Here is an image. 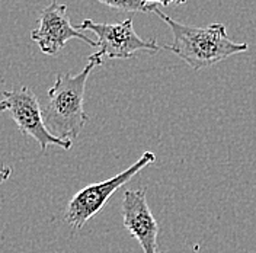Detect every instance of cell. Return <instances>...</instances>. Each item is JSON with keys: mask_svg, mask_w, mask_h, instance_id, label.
I'll return each mask as SVG.
<instances>
[{"mask_svg": "<svg viewBox=\"0 0 256 253\" xmlns=\"http://www.w3.org/2000/svg\"><path fill=\"white\" fill-rule=\"evenodd\" d=\"M2 96L3 100L8 104V112L16 122L19 131L24 136H28L38 142L41 152H46L50 146H57L64 150L72 148L73 142L62 140L50 132L44 122V115L38 98L28 86H20L19 89L6 90Z\"/></svg>", "mask_w": 256, "mask_h": 253, "instance_id": "cell-5", "label": "cell"}, {"mask_svg": "<svg viewBox=\"0 0 256 253\" xmlns=\"http://www.w3.org/2000/svg\"><path fill=\"white\" fill-rule=\"evenodd\" d=\"M76 28L82 31L94 32L96 35L98 51L89 57V62L96 66L104 63V58L128 60L142 51L156 52L160 50L156 40H143L137 35L131 18L118 24H98L90 19H84Z\"/></svg>", "mask_w": 256, "mask_h": 253, "instance_id": "cell-3", "label": "cell"}, {"mask_svg": "<svg viewBox=\"0 0 256 253\" xmlns=\"http://www.w3.org/2000/svg\"><path fill=\"white\" fill-rule=\"evenodd\" d=\"M9 110V106H8V104L2 99L0 100V112H4V111H8Z\"/></svg>", "mask_w": 256, "mask_h": 253, "instance_id": "cell-11", "label": "cell"}, {"mask_svg": "<svg viewBox=\"0 0 256 253\" xmlns=\"http://www.w3.org/2000/svg\"><path fill=\"white\" fill-rule=\"evenodd\" d=\"M146 3L148 4H156L159 3L162 6H169V4H184L186 0H143Z\"/></svg>", "mask_w": 256, "mask_h": 253, "instance_id": "cell-9", "label": "cell"}, {"mask_svg": "<svg viewBox=\"0 0 256 253\" xmlns=\"http://www.w3.org/2000/svg\"><path fill=\"white\" fill-rule=\"evenodd\" d=\"M156 162V156L152 152H144L142 158L136 163H132L121 174H115L104 182H98L84 186L80 190L66 206L64 211V220L73 228L80 230L86 222L104 208L106 201L111 198V195L130 182L140 170H143L146 166Z\"/></svg>", "mask_w": 256, "mask_h": 253, "instance_id": "cell-4", "label": "cell"}, {"mask_svg": "<svg viewBox=\"0 0 256 253\" xmlns=\"http://www.w3.org/2000/svg\"><path fill=\"white\" fill-rule=\"evenodd\" d=\"M122 217L127 232L138 240L144 253H158L159 226L147 204L146 190H126L122 198Z\"/></svg>", "mask_w": 256, "mask_h": 253, "instance_id": "cell-7", "label": "cell"}, {"mask_svg": "<svg viewBox=\"0 0 256 253\" xmlns=\"http://www.w3.org/2000/svg\"><path fill=\"white\" fill-rule=\"evenodd\" d=\"M153 14L168 24L174 35V42L164 46V48L176 54L195 72L249 50L246 42L233 41L227 35L223 24H212L198 28L178 22L170 16L164 15L159 8H156Z\"/></svg>", "mask_w": 256, "mask_h": 253, "instance_id": "cell-1", "label": "cell"}, {"mask_svg": "<svg viewBox=\"0 0 256 253\" xmlns=\"http://www.w3.org/2000/svg\"><path fill=\"white\" fill-rule=\"evenodd\" d=\"M84 41L90 47H98V42L88 38L83 32L73 26L67 16V4H60L52 0L41 12L38 26L31 32V40L38 44L41 52L47 56H56L62 51L70 40Z\"/></svg>", "mask_w": 256, "mask_h": 253, "instance_id": "cell-6", "label": "cell"}, {"mask_svg": "<svg viewBox=\"0 0 256 253\" xmlns=\"http://www.w3.org/2000/svg\"><path fill=\"white\" fill-rule=\"evenodd\" d=\"M95 67L96 64L89 62L79 74H58L54 84L48 89V102L42 115L52 136L73 142L89 121V116L84 114L83 100L86 82Z\"/></svg>", "mask_w": 256, "mask_h": 253, "instance_id": "cell-2", "label": "cell"}, {"mask_svg": "<svg viewBox=\"0 0 256 253\" xmlns=\"http://www.w3.org/2000/svg\"><path fill=\"white\" fill-rule=\"evenodd\" d=\"M108 8L122 12H153L158 4H148L143 0H96Z\"/></svg>", "mask_w": 256, "mask_h": 253, "instance_id": "cell-8", "label": "cell"}, {"mask_svg": "<svg viewBox=\"0 0 256 253\" xmlns=\"http://www.w3.org/2000/svg\"><path fill=\"white\" fill-rule=\"evenodd\" d=\"M12 172H14V169H12L10 166H6V164L0 166V185L4 184V182L10 178Z\"/></svg>", "mask_w": 256, "mask_h": 253, "instance_id": "cell-10", "label": "cell"}]
</instances>
